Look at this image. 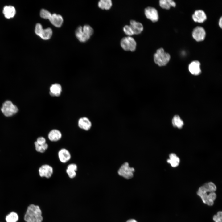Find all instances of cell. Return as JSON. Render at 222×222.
<instances>
[{"mask_svg":"<svg viewBox=\"0 0 222 222\" xmlns=\"http://www.w3.org/2000/svg\"><path fill=\"white\" fill-rule=\"evenodd\" d=\"M24 220L26 222H42L43 217L39 207L33 204L29 205L25 215Z\"/></svg>","mask_w":222,"mask_h":222,"instance_id":"1","label":"cell"},{"mask_svg":"<svg viewBox=\"0 0 222 222\" xmlns=\"http://www.w3.org/2000/svg\"><path fill=\"white\" fill-rule=\"evenodd\" d=\"M170 58V54L165 52L162 48L157 49L154 55V62L160 66L166 65L169 61Z\"/></svg>","mask_w":222,"mask_h":222,"instance_id":"2","label":"cell"},{"mask_svg":"<svg viewBox=\"0 0 222 222\" xmlns=\"http://www.w3.org/2000/svg\"><path fill=\"white\" fill-rule=\"evenodd\" d=\"M1 109L3 114L7 117L12 116L18 111L17 106L9 100L6 101L3 104Z\"/></svg>","mask_w":222,"mask_h":222,"instance_id":"3","label":"cell"},{"mask_svg":"<svg viewBox=\"0 0 222 222\" xmlns=\"http://www.w3.org/2000/svg\"><path fill=\"white\" fill-rule=\"evenodd\" d=\"M120 45L122 48L125 51H134L136 47V42L131 36L125 37L121 40Z\"/></svg>","mask_w":222,"mask_h":222,"instance_id":"4","label":"cell"},{"mask_svg":"<svg viewBox=\"0 0 222 222\" xmlns=\"http://www.w3.org/2000/svg\"><path fill=\"white\" fill-rule=\"evenodd\" d=\"M134 172L135 169L130 167L128 163L125 162L121 166L118 170V173L126 179H130L133 177Z\"/></svg>","mask_w":222,"mask_h":222,"instance_id":"5","label":"cell"},{"mask_svg":"<svg viewBox=\"0 0 222 222\" xmlns=\"http://www.w3.org/2000/svg\"><path fill=\"white\" fill-rule=\"evenodd\" d=\"M207 193L197 192V193L204 203L209 206H212L214 204V201L216 197V194L214 192H212L208 195Z\"/></svg>","mask_w":222,"mask_h":222,"instance_id":"6","label":"cell"},{"mask_svg":"<svg viewBox=\"0 0 222 222\" xmlns=\"http://www.w3.org/2000/svg\"><path fill=\"white\" fill-rule=\"evenodd\" d=\"M38 172L40 177L48 179L51 177L53 170L51 166L48 164H44L39 168Z\"/></svg>","mask_w":222,"mask_h":222,"instance_id":"7","label":"cell"},{"mask_svg":"<svg viewBox=\"0 0 222 222\" xmlns=\"http://www.w3.org/2000/svg\"><path fill=\"white\" fill-rule=\"evenodd\" d=\"M146 17L153 22L157 21L158 19V14L157 10L154 7H148L144 10Z\"/></svg>","mask_w":222,"mask_h":222,"instance_id":"8","label":"cell"},{"mask_svg":"<svg viewBox=\"0 0 222 222\" xmlns=\"http://www.w3.org/2000/svg\"><path fill=\"white\" fill-rule=\"evenodd\" d=\"M192 35L193 38L197 41H201L204 40L205 38L206 32L203 27L197 26L193 29Z\"/></svg>","mask_w":222,"mask_h":222,"instance_id":"9","label":"cell"},{"mask_svg":"<svg viewBox=\"0 0 222 222\" xmlns=\"http://www.w3.org/2000/svg\"><path fill=\"white\" fill-rule=\"evenodd\" d=\"M216 190V187L215 184L212 182H210L200 186L197 192L210 193L214 192Z\"/></svg>","mask_w":222,"mask_h":222,"instance_id":"10","label":"cell"},{"mask_svg":"<svg viewBox=\"0 0 222 222\" xmlns=\"http://www.w3.org/2000/svg\"><path fill=\"white\" fill-rule=\"evenodd\" d=\"M58 156L60 161L63 163H65L71 158L69 151L65 148H62L58 152Z\"/></svg>","mask_w":222,"mask_h":222,"instance_id":"11","label":"cell"},{"mask_svg":"<svg viewBox=\"0 0 222 222\" xmlns=\"http://www.w3.org/2000/svg\"><path fill=\"white\" fill-rule=\"evenodd\" d=\"M79 127L86 131L89 130L92 126V123L88 118L86 117H81L78 121Z\"/></svg>","mask_w":222,"mask_h":222,"instance_id":"12","label":"cell"},{"mask_svg":"<svg viewBox=\"0 0 222 222\" xmlns=\"http://www.w3.org/2000/svg\"><path fill=\"white\" fill-rule=\"evenodd\" d=\"M192 17L195 22L199 23H203L207 19L205 13L201 10H196L192 15Z\"/></svg>","mask_w":222,"mask_h":222,"instance_id":"13","label":"cell"},{"mask_svg":"<svg viewBox=\"0 0 222 222\" xmlns=\"http://www.w3.org/2000/svg\"><path fill=\"white\" fill-rule=\"evenodd\" d=\"M200 63L197 60L192 62L189 65L188 68L190 73L194 75H197L201 72Z\"/></svg>","mask_w":222,"mask_h":222,"instance_id":"14","label":"cell"},{"mask_svg":"<svg viewBox=\"0 0 222 222\" xmlns=\"http://www.w3.org/2000/svg\"><path fill=\"white\" fill-rule=\"evenodd\" d=\"M75 35L77 39L82 42H86L90 37L83 31L82 27L80 26L78 27L76 30Z\"/></svg>","mask_w":222,"mask_h":222,"instance_id":"15","label":"cell"},{"mask_svg":"<svg viewBox=\"0 0 222 222\" xmlns=\"http://www.w3.org/2000/svg\"><path fill=\"white\" fill-rule=\"evenodd\" d=\"M130 26L134 35H138L140 34L143 29L142 24L141 23L134 20H132L130 21Z\"/></svg>","mask_w":222,"mask_h":222,"instance_id":"16","label":"cell"},{"mask_svg":"<svg viewBox=\"0 0 222 222\" xmlns=\"http://www.w3.org/2000/svg\"><path fill=\"white\" fill-rule=\"evenodd\" d=\"M51 24L56 27H60L62 24L63 19L62 16L56 14H52L49 19Z\"/></svg>","mask_w":222,"mask_h":222,"instance_id":"17","label":"cell"},{"mask_svg":"<svg viewBox=\"0 0 222 222\" xmlns=\"http://www.w3.org/2000/svg\"><path fill=\"white\" fill-rule=\"evenodd\" d=\"M62 137V133L60 131L56 129L51 130L48 135L49 139L53 142L59 141L61 139Z\"/></svg>","mask_w":222,"mask_h":222,"instance_id":"18","label":"cell"},{"mask_svg":"<svg viewBox=\"0 0 222 222\" xmlns=\"http://www.w3.org/2000/svg\"><path fill=\"white\" fill-rule=\"evenodd\" d=\"M167 162L170 164L173 167L178 166L180 163V159L175 153H170L169 156V158L167 160Z\"/></svg>","mask_w":222,"mask_h":222,"instance_id":"19","label":"cell"},{"mask_svg":"<svg viewBox=\"0 0 222 222\" xmlns=\"http://www.w3.org/2000/svg\"><path fill=\"white\" fill-rule=\"evenodd\" d=\"M3 13L6 18L9 19L14 16L16 13L15 9L13 6H6L3 8Z\"/></svg>","mask_w":222,"mask_h":222,"instance_id":"20","label":"cell"},{"mask_svg":"<svg viewBox=\"0 0 222 222\" xmlns=\"http://www.w3.org/2000/svg\"><path fill=\"white\" fill-rule=\"evenodd\" d=\"M50 94L52 96H59L62 91L61 85L59 84H52L50 88Z\"/></svg>","mask_w":222,"mask_h":222,"instance_id":"21","label":"cell"},{"mask_svg":"<svg viewBox=\"0 0 222 222\" xmlns=\"http://www.w3.org/2000/svg\"><path fill=\"white\" fill-rule=\"evenodd\" d=\"M160 6L163 9H169L171 7H175L176 3L172 0H161L159 2Z\"/></svg>","mask_w":222,"mask_h":222,"instance_id":"22","label":"cell"},{"mask_svg":"<svg viewBox=\"0 0 222 222\" xmlns=\"http://www.w3.org/2000/svg\"><path fill=\"white\" fill-rule=\"evenodd\" d=\"M52 31L50 28L42 30L39 36L44 40H48L52 36Z\"/></svg>","mask_w":222,"mask_h":222,"instance_id":"23","label":"cell"},{"mask_svg":"<svg viewBox=\"0 0 222 222\" xmlns=\"http://www.w3.org/2000/svg\"><path fill=\"white\" fill-rule=\"evenodd\" d=\"M112 5L111 0H101L98 2V7L102 9L109 10Z\"/></svg>","mask_w":222,"mask_h":222,"instance_id":"24","label":"cell"},{"mask_svg":"<svg viewBox=\"0 0 222 222\" xmlns=\"http://www.w3.org/2000/svg\"><path fill=\"white\" fill-rule=\"evenodd\" d=\"M172 124L174 127L181 129L182 128L184 123L179 116L175 115L172 119Z\"/></svg>","mask_w":222,"mask_h":222,"instance_id":"25","label":"cell"},{"mask_svg":"<svg viewBox=\"0 0 222 222\" xmlns=\"http://www.w3.org/2000/svg\"><path fill=\"white\" fill-rule=\"evenodd\" d=\"M18 219V214L14 212H11L6 217V222H17Z\"/></svg>","mask_w":222,"mask_h":222,"instance_id":"26","label":"cell"},{"mask_svg":"<svg viewBox=\"0 0 222 222\" xmlns=\"http://www.w3.org/2000/svg\"><path fill=\"white\" fill-rule=\"evenodd\" d=\"M35 149L36 150L40 153H43L48 149V146L46 143L45 144L40 145L38 144L35 141L34 142Z\"/></svg>","mask_w":222,"mask_h":222,"instance_id":"27","label":"cell"},{"mask_svg":"<svg viewBox=\"0 0 222 222\" xmlns=\"http://www.w3.org/2000/svg\"><path fill=\"white\" fill-rule=\"evenodd\" d=\"M40 15L41 18L49 19L52 14L47 10L45 9H42L40 10Z\"/></svg>","mask_w":222,"mask_h":222,"instance_id":"28","label":"cell"},{"mask_svg":"<svg viewBox=\"0 0 222 222\" xmlns=\"http://www.w3.org/2000/svg\"><path fill=\"white\" fill-rule=\"evenodd\" d=\"M83 31L86 34L91 36L93 33V30L90 26L88 25H84L82 27Z\"/></svg>","mask_w":222,"mask_h":222,"instance_id":"29","label":"cell"},{"mask_svg":"<svg viewBox=\"0 0 222 222\" xmlns=\"http://www.w3.org/2000/svg\"><path fill=\"white\" fill-rule=\"evenodd\" d=\"M124 33L129 36H130L134 35L133 31L130 25H126L123 28Z\"/></svg>","mask_w":222,"mask_h":222,"instance_id":"30","label":"cell"},{"mask_svg":"<svg viewBox=\"0 0 222 222\" xmlns=\"http://www.w3.org/2000/svg\"><path fill=\"white\" fill-rule=\"evenodd\" d=\"M222 212L221 211L218 212L216 215H214L213 217V220L215 222H222Z\"/></svg>","mask_w":222,"mask_h":222,"instance_id":"31","label":"cell"},{"mask_svg":"<svg viewBox=\"0 0 222 222\" xmlns=\"http://www.w3.org/2000/svg\"><path fill=\"white\" fill-rule=\"evenodd\" d=\"M66 172L68 177L71 179L74 178L76 175V171L72 170L67 169Z\"/></svg>","mask_w":222,"mask_h":222,"instance_id":"32","label":"cell"},{"mask_svg":"<svg viewBox=\"0 0 222 222\" xmlns=\"http://www.w3.org/2000/svg\"><path fill=\"white\" fill-rule=\"evenodd\" d=\"M43 29L42 25L39 23H37L35 27V32L38 36H39L42 30Z\"/></svg>","mask_w":222,"mask_h":222,"instance_id":"33","label":"cell"},{"mask_svg":"<svg viewBox=\"0 0 222 222\" xmlns=\"http://www.w3.org/2000/svg\"><path fill=\"white\" fill-rule=\"evenodd\" d=\"M36 142L38 144L40 145L44 144L46 143L45 138L42 136L38 138Z\"/></svg>","mask_w":222,"mask_h":222,"instance_id":"34","label":"cell"},{"mask_svg":"<svg viewBox=\"0 0 222 222\" xmlns=\"http://www.w3.org/2000/svg\"><path fill=\"white\" fill-rule=\"evenodd\" d=\"M67 169L72 170L76 171L77 170V166L76 164L71 163L68 166Z\"/></svg>","mask_w":222,"mask_h":222,"instance_id":"35","label":"cell"},{"mask_svg":"<svg viewBox=\"0 0 222 222\" xmlns=\"http://www.w3.org/2000/svg\"><path fill=\"white\" fill-rule=\"evenodd\" d=\"M219 26L221 28H222V17H221L220 18L219 22Z\"/></svg>","mask_w":222,"mask_h":222,"instance_id":"36","label":"cell"},{"mask_svg":"<svg viewBox=\"0 0 222 222\" xmlns=\"http://www.w3.org/2000/svg\"><path fill=\"white\" fill-rule=\"evenodd\" d=\"M126 222H137L135 220L131 219L128 220Z\"/></svg>","mask_w":222,"mask_h":222,"instance_id":"37","label":"cell"}]
</instances>
